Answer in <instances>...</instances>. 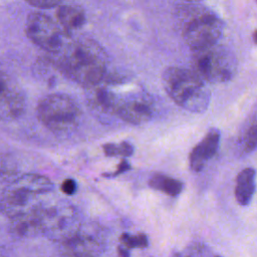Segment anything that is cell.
Segmentation results:
<instances>
[{
  "instance_id": "13",
  "label": "cell",
  "mask_w": 257,
  "mask_h": 257,
  "mask_svg": "<svg viewBox=\"0 0 257 257\" xmlns=\"http://www.w3.org/2000/svg\"><path fill=\"white\" fill-rule=\"evenodd\" d=\"M242 146L246 153H250L257 148V120L252 121L242 136Z\"/></svg>"
},
{
  "instance_id": "20",
  "label": "cell",
  "mask_w": 257,
  "mask_h": 257,
  "mask_svg": "<svg viewBox=\"0 0 257 257\" xmlns=\"http://www.w3.org/2000/svg\"><path fill=\"white\" fill-rule=\"evenodd\" d=\"M253 39H254L255 43H257V30L254 32V35H253Z\"/></svg>"
},
{
  "instance_id": "14",
  "label": "cell",
  "mask_w": 257,
  "mask_h": 257,
  "mask_svg": "<svg viewBox=\"0 0 257 257\" xmlns=\"http://www.w3.org/2000/svg\"><path fill=\"white\" fill-rule=\"evenodd\" d=\"M102 149H103L104 154L108 157H113V156L130 157L134 153L133 147L126 142H122L118 145H116V144H105L102 147Z\"/></svg>"
},
{
  "instance_id": "10",
  "label": "cell",
  "mask_w": 257,
  "mask_h": 257,
  "mask_svg": "<svg viewBox=\"0 0 257 257\" xmlns=\"http://www.w3.org/2000/svg\"><path fill=\"white\" fill-rule=\"evenodd\" d=\"M56 19L64 32L69 35L84 25L85 14L79 7L60 5L56 10Z\"/></svg>"
},
{
  "instance_id": "12",
  "label": "cell",
  "mask_w": 257,
  "mask_h": 257,
  "mask_svg": "<svg viewBox=\"0 0 257 257\" xmlns=\"http://www.w3.org/2000/svg\"><path fill=\"white\" fill-rule=\"evenodd\" d=\"M150 186L153 189L164 192L169 196H177L183 190V183L179 180L170 178L163 174H155L149 181Z\"/></svg>"
},
{
  "instance_id": "18",
  "label": "cell",
  "mask_w": 257,
  "mask_h": 257,
  "mask_svg": "<svg viewBox=\"0 0 257 257\" xmlns=\"http://www.w3.org/2000/svg\"><path fill=\"white\" fill-rule=\"evenodd\" d=\"M130 169H131L130 164H128L125 160H122V161L119 163V165H118L117 171H115V172H114V174H113L112 176H116V175H118V174L124 173V172H126L127 170H130Z\"/></svg>"
},
{
  "instance_id": "5",
  "label": "cell",
  "mask_w": 257,
  "mask_h": 257,
  "mask_svg": "<svg viewBox=\"0 0 257 257\" xmlns=\"http://www.w3.org/2000/svg\"><path fill=\"white\" fill-rule=\"evenodd\" d=\"M77 102L64 93H51L42 97L37 105L40 122L53 132H66L74 128L80 118Z\"/></svg>"
},
{
  "instance_id": "17",
  "label": "cell",
  "mask_w": 257,
  "mask_h": 257,
  "mask_svg": "<svg viewBox=\"0 0 257 257\" xmlns=\"http://www.w3.org/2000/svg\"><path fill=\"white\" fill-rule=\"evenodd\" d=\"M61 191L66 195H72L76 191V183L72 179H66L61 184Z\"/></svg>"
},
{
  "instance_id": "6",
  "label": "cell",
  "mask_w": 257,
  "mask_h": 257,
  "mask_svg": "<svg viewBox=\"0 0 257 257\" xmlns=\"http://www.w3.org/2000/svg\"><path fill=\"white\" fill-rule=\"evenodd\" d=\"M25 33L35 45L49 54L59 51L66 44L68 37L58 22L42 12H32L28 15Z\"/></svg>"
},
{
  "instance_id": "19",
  "label": "cell",
  "mask_w": 257,
  "mask_h": 257,
  "mask_svg": "<svg viewBox=\"0 0 257 257\" xmlns=\"http://www.w3.org/2000/svg\"><path fill=\"white\" fill-rule=\"evenodd\" d=\"M117 250H118L119 257H128V252H127V250L125 249V246H123V248L118 247Z\"/></svg>"
},
{
  "instance_id": "15",
  "label": "cell",
  "mask_w": 257,
  "mask_h": 257,
  "mask_svg": "<svg viewBox=\"0 0 257 257\" xmlns=\"http://www.w3.org/2000/svg\"><path fill=\"white\" fill-rule=\"evenodd\" d=\"M121 244L127 248H145L148 246L149 241L145 234L130 235L124 233L120 236Z\"/></svg>"
},
{
  "instance_id": "16",
  "label": "cell",
  "mask_w": 257,
  "mask_h": 257,
  "mask_svg": "<svg viewBox=\"0 0 257 257\" xmlns=\"http://www.w3.org/2000/svg\"><path fill=\"white\" fill-rule=\"evenodd\" d=\"M25 1L33 7L44 8V9L58 6L62 2V0H25Z\"/></svg>"
},
{
  "instance_id": "7",
  "label": "cell",
  "mask_w": 257,
  "mask_h": 257,
  "mask_svg": "<svg viewBox=\"0 0 257 257\" xmlns=\"http://www.w3.org/2000/svg\"><path fill=\"white\" fill-rule=\"evenodd\" d=\"M48 179L40 175H24L12 183L0 197V211L5 213H20V209L37 195L51 189Z\"/></svg>"
},
{
  "instance_id": "3",
  "label": "cell",
  "mask_w": 257,
  "mask_h": 257,
  "mask_svg": "<svg viewBox=\"0 0 257 257\" xmlns=\"http://www.w3.org/2000/svg\"><path fill=\"white\" fill-rule=\"evenodd\" d=\"M182 17V36L188 46L197 50L216 44L223 31V22L203 7H188Z\"/></svg>"
},
{
  "instance_id": "1",
  "label": "cell",
  "mask_w": 257,
  "mask_h": 257,
  "mask_svg": "<svg viewBox=\"0 0 257 257\" xmlns=\"http://www.w3.org/2000/svg\"><path fill=\"white\" fill-rule=\"evenodd\" d=\"M50 55L63 75L86 88L97 84L107 74V55L94 40L67 41L59 51Z\"/></svg>"
},
{
  "instance_id": "22",
  "label": "cell",
  "mask_w": 257,
  "mask_h": 257,
  "mask_svg": "<svg viewBox=\"0 0 257 257\" xmlns=\"http://www.w3.org/2000/svg\"><path fill=\"white\" fill-rule=\"evenodd\" d=\"M215 257H221V256H218V255H217V256H215Z\"/></svg>"
},
{
  "instance_id": "21",
  "label": "cell",
  "mask_w": 257,
  "mask_h": 257,
  "mask_svg": "<svg viewBox=\"0 0 257 257\" xmlns=\"http://www.w3.org/2000/svg\"><path fill=\"white\" fill-rule=\"evenodd\" d=\"M187 1H199V0H187Z\"/></svg>"
},
{
  "instance_id": "4",
  "label": "cell",
  "mask_w": 257,
  "mask_h": 257,
  "mask_svg": "<svg viewBox=\"0 0 257 257\" xmlns=\"http://www.w3.org/2000/svg\"><path fill=\"white\" fill-rule=\"evenodd\" d=\"M237 61L232 51L219 45H211L195 50L193 68L204 81L225 82L233 78Z\"/></svg>"
},
{
  "instance_id": "8",
  "label": "cell",
  "mask_w": 257,
  "mask_h": 257,
  "mask_svg": "<svg viewBox=\"0 0 257 257\" xmlns=\"http://www.w3.org/2000/svg\"><path fill=\"white\" fill-rule=\"evenodd\" d=\"M25 109V94L20 84L4 70H0V120L19 117Z\"/></svg>"
},
{
  "instance_id": "2",
  "label": "cell",
  "mask_w": 257,
  "mask_h": 257,
  "mask_svg": "<svg viewBox=\"0 0 257 257\" xmlns=\"http://www.w3.org/2000/svg\"><path fill=\"white\" fill-rule=\"evenodd\" d=\"M163 85L169 96L189 111L203 112L209 105L210 91L192 69L168 67L163 73Z\"/></svg>"
},
{
  "instance_id": "11",
  "label": "cell",
  "mask_w": 257,
  "mask_h": 257,
  "mask_svg": "<svg viewBox=\"0 0 257 257\" xmlns=\"http://www.w3.org/2000/svg\"><path fill=\"white\" fill-rule=\"evenodd\" d=\"M255 176L256 172L252 168L244 169L237 176L235 197L237 202L242 206L248 205L255 193Z\"/></svg>"
},
{
  "instance_id": "9",
  "label": "cell",
  "mask_w": 257,
  "mask_h": 257,
  "mask_svg": "<svg viewBox=\"0 0 257 257\" xmlns=\"http://www.w3.org/2000/svg\"><path fill=\"white\" fill-rule=\"evenodd\" d=\"M220 141V132L217 128H211L204 139L196 145L190 154V167L194 172H200L204 169L208 160L216 154Z\"/></svg>"
}]
</instances>
